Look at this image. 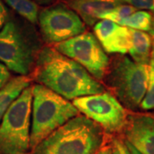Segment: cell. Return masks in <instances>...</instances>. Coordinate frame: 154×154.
<instances>
[{
	"mask_svg": "<svg viewBox=\"0 0 154 154\" xmlns=\"http://www.w3.org/2000/svg\"><path fill=\"white\" fill-rule=\"evenodd\" d=\"M33 79L68 100L104 93L105 87L82 66L54 47L39 51L33 70Z\"/></svg>",
	"mask_w": 154,
	"mask_h": 154,
	"instance_id": "obj_1",
	"label": "cell"
},
{
	"mask_svg": "<svg viewBox=\"0 0 154 154\" xmlns=\"http://www.w3.org/2000/svg\"><path fill=\"white\" fill-rule=\"evenodd\" d=\"M102 128L78 115L43 140L29 154H95L105 145Z\"/></svg>",
	"mask_w": 154,
	"mask_h": 154,
	"instance_id": "obj_2",
	"label": "cell"
},
{
	"mask_svg": "<svg viewBox=\"0 0 154 154\" xmlns=\"http://www.w3.org/2000/svg\"><path fill=\"white\" fill-rule=\"evenodd\" d=\"M80 115L69 100L40 84L33 86L30 152L72 118Z\"/></svg>",
	"mask_w": 154,
	"mask_h": 154,
	"instance_id": "obj_3",
	"label": "cell"
},
{
	"mask_svg": "<svg viewBox=\"0 0 154 154\" xmlns=\"http://www.w3.org/2000/svg\"><path fill=\"white\" fill-rule=\"evenodd\" d=\"M149 64H140L125 55L110 61L105 79L113 95L127 109L137 110L146 95Z\"/></svg>",
	"mask_w": 154,
	"mask_h": 154,
	"instance_id": "obj_4",
	"label": "cell"
},
{
	"mask_svg": "<svg viewBox=\"0 0 154 154\" xmlns=\"http://www.w3.org/2000/svg\"><path fill=\"white\" fill-rule=\"evenodd\" d=\"M33 86L23 90L0 123V154L30 153Z\"/></svg>",
	"mask_w": 154,
	"mask_h": 154,
	"instance_id": "obj_5",
	"label": "cell"
},
{
	"mask_svg": "<svg viewBox=\"0 0 154 154\" xmlns=\"http://www.w3.org/2000/svg\"><path fill=\"white\" fill-rule=\"evenodd\" d=\"M38 44L17 23L7 21L0 30V62L9 70L28 76L33 72Z\"/></svg>",
	"mask_w": 154,
	"mask_h": 154,
	"instance_id": "obj_6",
	"label": "cell"
},
{
	"mask_svg": "<svg viewBox=\"0 0 154 154\" xmlns=\"http://www.w3.org/2000/svg\"><path fill=\"white\" fill-rule=\"evenodd\" d=\"M72 103L79 112L99 124L105 133L123 132L128 117L126 109L109 92L80 97Z\"/></svg>",
	"mask_w": 154,
	"mask_h": 154,
	"instance_id": "obj_7",
	"label": "cell"
},
{
	"mask_svg": "<svg viewBox=\"0 0 154 154\" xmlns=\"http://www.w3.org/2000/svg\"><path fill=\"white\" fill-rule=\"evenodd\" d=\"M53 47L82 66L94 79H105L110 59L94 33L86 31Z\"/></svg>",
	"mask_w": 154,
	"mask_h": 154,
	"instance_id": "obj_8",
	"label": "cell"
},
{
	"mask_svg": "<svg viewBox=\"0 0 154 154\" xmlns=\"http://www.w3.org/2000/svg\"><path fill=\"white\" fill-rule=\"evenodd\" d=\"M38 22L44 41L59 44L86 32V25L69 6L59 3L45 8L38 13Z\"/></svg>",
	"mask_w": 154,
	"mask_h": 154,
	"instance_id": "obj_9",
	"label": "cell"
},
{
	"mask_svg": "<svg viewBox=\"0 0 154 154\" xmlns=\"http://www.w3.org/2000/svg\"><path fill=\"white\" fill-rule=\"evenodd\" d=\"M125 140L140 154H154V115L128 114L123 129Z\"/></svg>",
	"mask_w": 154,
	"mask_h": 154,
	"instance_id": "obj_10",
	"label": "cell"
},
{
	"mask_svg": "<svg viewBox=\"0 0 154 154\" xmlns=\"http://www.w3.org/2000/svg\"><path fill=\"white\" fill-rule=\"evenodd\" d=\"M94 33L108 53L125 55L131 44L129 28L109 20H100L94 26Z\"/></svg>",
	"mask_w": 154,
	"mask_h": 154,
	"instance_id": "obj_11",
	"label": "cell"
},
{
	"mask_svg": "<svg viewBox=\"0 0 154 154\" xmlns=\"http://www.w3.org/2000/svg\"><path fill=\"white\" fill-rule=\"evenodd\" d=\"M122 4L123 0H66L67 5L90 27L99 22L106 11Z\"/></svg>",
	"mask_w": 154,
	"mask_h": 154,
	"instance_id": "obj_12",
	"label": "cell"
},
{
	"mask_svg": "<svg viewBox=\"0 0 154 154\" xmlns=\"http://www.w3.org/2000/svg\"><path fill=\"white\" fill-rule=\"evenodd\" d=\"M131 44L128 53L131 59L140 64L148 65L153 46L152 36L146 32L129 28Z\"/></svg>",
	"mask_w": 154,
	"mask_h": 154,
	"instance_id": "obj_13",
	"label": "cell"
},
{
	"mask_svg": "<svg viewBox=\"0 0 154 154\" xmlns=\"http://www.w3.org/2000/svg\"><path fill=\"white\" fill-rule=\"evenodd\" d=\"M30 85L31 78L20 75L11 79L4 88L0 89V122L13 102Z\"/></svg>",
	"mask_w": 154,
	"mask_h": 154,
	"instance_id": "obj_14",
	"label": "cell"
},
{
	"mask_svg": "<svg viewBox=\"0 0 154 154\" xmlns=\"http://www.w3.org/2000/svg\"><path fill=\"white\" fill-rule=\"evenodd\" d=\"M12 10L32 24L38 23V5L31 0H4Z\"/></svg>",
	"mask_w": 154,
	"mask_h": 154,
	"instance_id": "obj_15",
	"label": "cell"
},
{
	"mask_svg": "<svg viewBox=\"0 0 154 154\" xmlns=\"http://www.w3.org/2000/svg\"><path fill=\"white\" fill-rule=\"evenodd\" d=\"M152 15L149 11H137L128 17L121 26L149 33L152 27Z\"/></svg>",
	"mask_w": 154,
	"mask_h": 154,
	"instance_id": "obj_16",
	"label": "cell"
},
{
	"mask_svg": "<svg viewBox=\"0 0 154 154\" xmlns=\"http://www.w3.org/2000/svg\"><path fill=\"white\" fill-rule=\"evenodd\" d=\"M137 11L139 10H137L134 6L127 5V4H122L121 5L116 6L110 11H106L100 17V20H109L118 25H122V23L124 22L128 17H130L132 14Z\"/></svg>",
	"mask_w": 154,
	"mask_h": 154,
	"instance_id": "obj_17",
	"label": "cell"
},
{
	"mask_svg": "<svg viewBox=\"0 0 154 154\" xmlns=\"http://www.w3.org/2000/svg\"><path fill=\"white\" fill-rule=\"evenodd\" d=\"M140 108L143 110H151L154 109V49H152L151 60L149 63L147 88Z\"/></svg>",
	"mask_w": 154,
	"mask_h": 154,
	"instance_id": "obj_18",
	"label": "cell"
},
{
	"mask_svg": "<svg viewBox=\"0 0 154 154\" xmlns=\"http://www.w3.org/2000/svg\"><path fill=\"white\" fill-rule=\"evenodd\" d=\"M123 3L134 6L140 11H146L152 13L153 20H152V27L151 31L149 32V34L152 36L153 40L152 49H154V0H123Z\"/></svg>",
	"mask_w": 154,
	"mask_h": 154,
	"instance_id": "obj_19",
	"label": "cell"
},
{
	"mask_svg": "<svg viewBox=\"0 0 154 154\" xmlns=\"http://www.w3.org/2000/svg\"><path fill=\"white\" fill-rule=\"evenodd\" d=\"M112 154H131L127 146L125 140L118 137H115L110 144Z\"/></svg>",
	"mask_w": 154,
	"mask_h": 154,
	"instance_id": "obj_20",
	"label": "cell"
},
{
	"mask_svg": "<svg viewBox=\"0 0 154 154\" xmlns=\"http://www.w3.org/2000/svg\"><path fill=\"white\" fill-rule=\"evenodd\" d=\"M11 72L7 67L0 62V89L4 88L11 81Z\"/></svg>",
	"mask_w": 154,
	"mask_h": 154,
	"instance_id": "obj_21",
	"label": "cell"
},
{
	"mask_svg": "<svg viewBox=\"0 0 154 154\" xmlns=\"http://www.w3.org/2000/svg\"><path fill=\"white\" fill-rule=\"evenodd\" d=\"M8 21V11L0 0V30L4 28Z\"/></svg>",
	"mask_w": 154,
	"mask_h": 154,
	"instance_id": "obj_22",
	"label": "cell"
},
{
	"mask_svg": "<svg viewBox=\"0 0 154 154\" xmlns=\"http://www.w3.org/2000/svg\"><path fill=\"white\" fill-rule=\"evenodd\" d=\"M95 154H112L111 153V146L110 145H105L99 149V151Z\"/></svg>",
	"mask_w": 154,
	"mask_h": 154,
	"instance_id": "obj_23",
	"label": "cell"
},
{
	"mask_svg": "<svg viewBox=\"0 0 154 154\" xmlns=\"http://www.w3.org/2000/svg\"><path fill=\"white\" fill-rule=\"evenodd\" d=\"M37 5H49L54 3L56 0H31Z\"/></svg>",
	"mask_w": 154,
	"mask_h": 154,
	"instance_id": "obj_24",
	"label": "cell"
},
{
	"mask_svg": "<svg viewBox=\"0 0 154 154\" xmlns=\"http://www.w3.org/2000/svg\"><path fill=\"white\" fill-rule=\"evenodd\" d=\"M125 142H126V145H127V146H128V148L129 149V152H130V153L131 154H140V152H138L137 150H136V149L133 146H131V145H130L129 143H128L126 140H125Z\"/></svg>",
	"mask_w": 154,
	"mask_h": 154,
	"instance_id": "obj_25",
	"label": "cell"
}]
</instances>
